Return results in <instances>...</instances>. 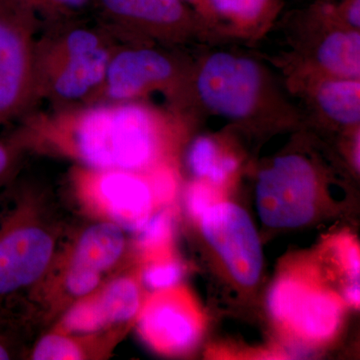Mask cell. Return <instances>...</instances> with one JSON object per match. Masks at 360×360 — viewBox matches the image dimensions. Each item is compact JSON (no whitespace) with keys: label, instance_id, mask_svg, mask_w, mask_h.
<instances>
[{"label":"cell","instance_id":"6da1fadb","mask_svg":"<svg viewBox=\"0 0 360 360\" xmlns=\"http://www.w3.org/2000/svg\"><path fill=\"white\" fill-rule=\"evenodd\" d=\"M13 135L26 151L65 156L90 169L148 172L163 153L160 118L139 101L84 104L30 116Z\"/></svg>","mask_w":360,"mask_h":360},{"label":"cell","instance_id":"7a4b0ae2","mask_svg":"<svg viewBox=\"0 0 360 360\" xmlns=\"http://www.w3.org/2000/svg\"><path fill=\"white\" fill-rule=\"evenodd\" d=\"M35 42L37 96L54 110L94 103L116 40L103 26L70 20L45 23Z\"/></svg>","mask_w":360,"mask_h":360},{"label":"cell","instance_id":"3957f363","mask_svg":"<svg viewBox=\"0 0 360 360\" xmlns=\"http://www.w3.org/2000/svg\"><path fill=\"white\" fill-rule=\"evenodd\" d=\"M0 200V304L44 278L58 252V229L39 212L32 194L13 182Z\"/></svg>","mask_w":360,"mask_h":360},{"label":"cell","instance_id":"277c9868","mask_svg":"<svg viewBox=\"0 0 360 360\" xmlns=\"http://www.w3.org/2000/svg\"><path fill=\"white\" fill-rule=\"evenodd\" d=\"M41 21L13 0H0V125L26 116L39 101L35 42Z\"/></svg>","mask_w":360,"mask_h":360},{"label":"cell","instance_id":"5b68a950","mask_svg":"<svg viewBox=\"0 0 360 360\" xmlns=\"http://www.w3.org/2000/svg\"><path fill=\"white\" fill-rule=\"evenodd\" d=\"M125 248L124 229L115 222L99 220L85 227L54 258L51 281L56 293L73 303L94 292L120 264Z\"/></svg>","mask_w":360,"mask_h":360},{"label":"cell","instance_id":"8992f818","mask_svg":"<svg viewBox=\"0 0 360 360\" xmlns=\"http://www.w3.org/2000/svg\"><path fill=\"white\" fill-rule=\"evenodd\" d=\"M144 174L80 167L75 169L73 187L80 202L92 214L123 229L139 232L160 205L153 174L148 177Z\"/></svg>","mask_w":360,"mask_h":360},{"label":"cell","instance_id":"52a82bcc","mask_svg":"<svg viewBox=\"0 0 360 360\" xmlns=\"http://www.w3.org/2000/svg\"><path fill=\"white\" fill-rule=\"evenodd\" d=\"M316 198V174L302 156H279L258 175L257 212L271 229L309 224L314 217Z\"/></svg>","mask_w":360,"mask_h":360},{"label":"cell","instance_id":"ba28073f","mask_svg":"<svg viewBox=\"0 0 360 360\" xmlns=\"http://www.w3.org/2000/svg\"><path fill=\"white\" fill-rule=\"evenodd\" d=\"M264 75L252 59L215 52L201 66L196 89L201 103L229 120L250 117L260 103Z\"/></svg>","mask_w":360,"mask_h":360},{"label":"cell","instance_id":"9c48e42d","mask_svg":"<svg viewBox=\"0 0 360 360\" xmlns=\"http://www.w3.org/2000/svg\"><path fill=\"white\" fill-rule=\"evenodd\" d=\"M205 238L234 281L253 286L259 281L262 250L255 224L240 206L217 201L198 219Z\"/></svg>","mask_w":360,"mask_h":360},{"label":"cell","instance_id":"30bf717a","mask_svg":"<svg viewBox=\"0 0 360 360\" xmlns=\"http://www.w3.org/2000/svg\"><path fill=\"white\" fill-rule=\"evenodd\" d=\"M267 305L277 323L310 342L330 340L340 326V300L295 277H281L271 286Z\"/></svg>","mask_w":360,"mask_h":360},{"label":"cell","instance_id":"8fae6325","mask_svg":"<svg viewBox=\"0 0 360 360\" xmlns=\"http://www.w3.org/2000/svg\"><path fill=\"white\" fill-rule=\"evenodd\" d=\"M92 6L99 25L127 42L136 37L175 39L195 20L182 0H94Z\"/></svg>","mask_w":360,"mask_h":360},{"label":"cell","instance_id":"7c38bea8","mask_svg":"<svg viewBox=\"0 0 360 360\" xmlns=\"http://www.w3.org/2000/svg\"><path fill=\"white\" fill-rule=\"evenodd\" d=\"M176 75L174 61L162 51L117 45L94 103L136 101L148 92L169 86Z\"/></svg>","mask_w":360,"mask_h":360},{"label":"cell","instance_id":"4fadbf2b","mask_svg":"<svg viewBox=\"0 0 360 360\" xmlns=\"http://www.w3.org/2000/svg\"><path fill=\"white\" fill-rule=\"evenodd\" d=\"M141 307L139 281L131 276H115L68 307L54 329L89 335L123 328L139 316Z\"/></svg>","mask_w":360,"mask_h":360},{"label":"cell","instance_id":"5bb4252c","mask_svg":"<svg viewBox=\"0 0 360 360\" xmlns=\"http://www.w3.org/2000/svg\"><path fill=\"white\" fill-rule=\"evenodd\" d=\"M155 292L137 316L142 338L161 354H186L201 335L196 310L176 286Z\"/></svg>","mask_w":360,"mask_h":360},{"label":"cell","instance_id":"9a60e30c","mask_svg":"<svg viewBox=\"0 0 360 360\" xmlns=\"http://www.w3.org/2000/svg\"><path fill=\"white\" fill-rule=\"evenodd\" d=\"M122 328L110 329L89 335H70L52 330L42 336L30 354L34 360H73L99 359L115 347Z\"/></svg>","mask_w":360,"mask_h":360},{"label":"cell","instance_id":"2e32d148","mask_svg":"<svg viewBox=\"0 0 360 360\" xmlns=\"http://www.w3.org/2000/svg\"><path fill=\"white\" fill-rule=\"evenodd\" d=\"M316 60L335 77L359 79V30L347 28L331 32L319 45Z\"/></svg>","mask_w":360,"mask_h":360},{"label":"cell","instance_id":"e0dca14e","mask_svg":"<svg viewBox=\"0 0 360 360\" xmlns=\"http://www.w3.org/2000/svg\"><path fill=\"white\" fill-rule=\"evenodd\" d=\"M359 79L335 77L319 85L316 101L322 112L343 125L359 124L360 120Z\"/></svg>","mask_w":360,"mask_h":360},{"label":"cell","instance_id":"ac0fdd59","mask_svg":"<svg viewBox=\"0 0 360 360\" xmlns=\"http://www.w3.org/2000/svg\"><path fill=\"white\" fill-rule=\"evenodd\" d=\"M188 167L194 176L207 179L210 184H224L236 172L238 161L231 156H220L212 139L202 136L194 141L188 151Z\"/></svg>","mask_w":360,"mask_h":360},{"label":"cell","instance_id":"d6986e66","mask_svg":"<svg viewBox=\"0 0 360 360\" xmlns=\"http://www.w3.org/2000/svg\"><path fill=\"white\" fill-rule=\"evenodd\" d=\"M279 4L281 0H205L202 9L236 25H252L276 13Z\"/></svg>","mask_w":360,"mask_h":360},{"label":"cell","instance_id":"ffe728a7","mask_svg":"<svg viewBox=\"0 0 360 360\" xmlns=\"http://www.w3.org/2000/svg\"><path fill=\"white\" fill-rule=\"evenodd\" d=\"M32 11L44 23L70 20L92 6L94 0H13Z\"/></svg>","mask_w":360,"mask_h":360},{"label":"cell","instance_id":"44dd1931","mask_svg":"<svg viewBox=\"0 0 360 360\" xmlns=\"http://www.w3.org/2000/svg\"><path fill=\"white\" fill-rule=\"evenodd\" d=\"M139 232V243L148 252H156L168 245L172 236L170 215L165 210L155 212Z\"/></svg>","mask_w":360,"mask_h":360},{"label":"cell","instance_id":"7402d4cb","mask_svg":"<svg viewBox=\"0 0 360 360\" xmlns=\"http://www.w3.org/2000/svg\"><path fill=\"white\" fill-rule=\"evenodd\" d=\"M182 269L174 260H155L144 269L141 281L146 288L158 291L174 288L179 283Z\"/></svg>","mask_w":360,"mask_h":360},{"label":"cell","instance_id":"603a6c76","mask_svg":"<svg viewBox=\"0 0 360 360\" xmlns=\"http://www.w3.org/2000/svg\"><path fill=\"white\" fill-rule=\"evenodd\" d=\"M26 150L13 135L0 139V188L13 181Z\"/></svg>","mask_w":360,"mask_h":360},{"label":"cell","instance_id":"cb8c5ba5","mask_svg":"<svg viewBox=\"0 0 360 360\" xmlns=\"http://www.w3.org/2000/svg\"><path fill=\"white\" fill-rule=\"evenodd\" d=\"M217 202V196L213 193L212 187L206 186L202 182H196L189 186L187 191V210L194 219H200L201 215Z\"/></svg>","mask_w":360,"mask_h":360},{"label":"cell","instance_id":"d4e9b609","mask_svg":"<svg viewBox=\"0 0 360 360\" xmlns=\"http://www.w3.org/2000/svg\"><path fill=\"white\" fill-rule=\"evenodd\" d=\"M340 259L345 269H347L350 283L359 281V248L354 245L340 246Z\"/></svg>","mask_w":360,"mask_h":360},{"label":"cell","instance_id":"484cf974","mask_svg":"<svg viewBox=\"0 0 360 360\" xmlns=\"http://www.w3.org/2000/svg\"><path fill=\"white\" fill-rule=\"evenodd\" d=\"M2 304H0V360L13 359L15 356V343L13 340L11 330L7 328Z\"/></svg>","mask_w":360,"mask_h":360},{"label":"cell","instance_id":"4316f807","mask_svg":"<svg viewBox=\"0 0 360 360\" xmlns=\"http://www.w3.org/2000/svg\"><path fill=\"white\" fill-rule=\"evenodd\" d=\"M359 281L350 283L345 290V300L354 307H359Z\"/></svg>","mask_w":360,"mask_h":360},{"label":"cell","instance_id":"83f0119b","mask_svg":"<svg viewBox=\"0 0 360 360\" xmlns=\"http://www.w3.org/2000/svg\"><path fill=\"white\" fill-rule=\"evenodd\" d=\"M182 1L193 2V4H195L196 6L200 7V9H202L203 4H205V0H182Z\"/></svg>","mask_w":360,"mask_h":360}]
</instances>
